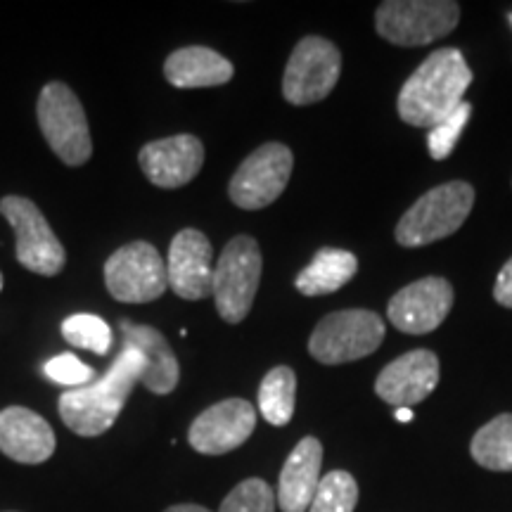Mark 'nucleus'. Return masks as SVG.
<instances>
[{"mask_svg": "<svg viewBox=\"0 0 512 512\" xmlns=\"http://www.w3.org/2000/svg\"><path fill=\"white\" fill-rule=\"evenodd\" d=\"M472 83V72L458 48H439L403 83L396 110L408 126L434 128L456 112Z\"/></svg>", "mask_w": 512, "mask_h": 512, "instance_id": "obj_1", "label": "nucleus"}, {"mask_svg": "<svg viewBox=\"0 0 512 512\" xmlns=\"http://www.w3.org/2000/svg\"><path fill=\"white\" fill-rule=\"evenodd\" d=\"M145 373L140 351L121 347L112 368L86 387L69 389L60 396V418L79 437H100L117 422L136 382Z\"/></svg>", "mask_w": 512, "mask_h": 512, "instance_id": "obj_2", "label": "nucleus"}, {"mask_svg": "<svg viewBox=\"0 0 512 512\" xmlns=\"http://www.w3.org/2000/svg\"><path fill=\"white\" fill-rule=\"evenodd\" d=\"M475 207V188L465 181L437 185L415 200L399 219L396 242L401 247H427L453 235Z\"/></svg>", "mask_w": 512, "mask_h": 512, "instance_id": "obj_3", "label": "nucleus"}, {"mask_svg": "<svg viewBox=\"0 0 512 512\" xmlns=\"http://www.w3.org/2000/svg\"><path fill=\"white\" fill-rule=\"evenodd\" d=\"M458 22L460 5L453 0H384L375 12L377 34L401 48L430 46Z\"/></svg>", "mask_w": 512, "mask_h": 512, "instance_id": "obj_4", "label": "nucleus"}, {"mask_svg": "<svg viewBox=\"0 0 512 512\" xmlns=\"http://www.w3.org/2000/svg\"><path fill=\"white\" fill-rule=\"evenodd\" d=\"M261 268H264V259H261L259 242L249 235H238L223 247L214 266L211 297L226 323H242L249 316L261 283Z\"/></svg>", "mask_w": 512, "mask_h": 512, "instance_id": "obj_5", "label": "nucleus"}, {"mask_svg": "<svg viewBox=\"0 0 512 512\" xmlns=\"http://www.w3.org/2000/svg\"><path fill=\"white\" fill-rule=\"evenodd\" d=\"M384 320L368 309L328 313L311 332L309 354L323 366H339L366 358L384 342Z\"/></svg>", "mask_w": 512, "mask_h": 512, "instance_id": "obj_6", "label": "nucleus"}, {"mask_svg": "<svg viewBox=\"0 0 512 512\" xmlns=\"http://www.w3.org/2000/svg\"><path fill=\"white\" fill-rule=\"evenodd\" d=\"M38 126L50 150L67 166H83L93 155V140L81 100L67 83L50 81L38 98Z\"/></svg>", "mask_w": 512, "mask_h": 512, "instance_id": "obj_7", "label": "nucleus"}, {"mask_svg": "<svg viewBox=\"0 0 512 512\" xmlns=\"http://www.w3.org/2000/svg\"><path fill=\"white\" fill-rule=\"evenodd\" d=\"M342 74V55L323 36H306L292 50L283 76V95L290 105H316L335 91Z\"/></svg>", "mask_w": 512, "mask_h": 512, "instance_id": "obj_8", "label": "nucleus"}, {"mask_svg": "<svg viewBox=\"0 0 512 512\" xmlns=\"http://www.w3.org/2000/svg\"><path fill=\"white\" fill-rule=\"evenodd\" d=\"M105 285L117 302L147 304L166 292L169 273L162 254L150 242L138 240L117 249L107 259Z\"/></svg>", "mask_w": 512, "mask_h": 512, "instance_id": "obj_9", "label": "nucleus"}, {"mask_svg": "<svg viewBox=\"0 0 512 512\" xmlns=\"http://www.w3.org/2000/svg\"><path fill=\"white\" fill-rule=\"evenodd\" d=\"M294 157L283 143H266L249 155L230 178L228 195L235 207L256 211L271 207L292 176Z\"/></svg>", "mask_w": 512, "mask_h": 512, "instance_id": "obj_10", "label": "nucleus"}, {"mask_svg": "<svg viewBox=\"0 0 512 512\" xmlns=\"http://www.w3.org/2000/svg\"><path fill=\"white\" fill-rule=\"evenodd\" d=\"M0 214L8 219L15 230L17 261L31 273L57 275L64 268L67 254L57 240L53 228L48 226L43 211L27 197L8 195L0 200Z\"/></svg>", "mask_w": 512, "mask_h": 512, "instance_id": "obj_11", "label": "nucleus"}, {"mask_svg": "<svg viewBox=\"0 0 512 512\" xmlns=\"http://www.w3.org/2000/svg\"><path fill=\"white\" fill-rule=\"evenodd\" d=\"M453 285L446 278L430 275L415 280L389 299L387 318L406 335H427L444 323L453 306Z\"/></svg>", "mask_w": 512, "mask_h": 512, "instance_id": "obj_12", "label": "nucleus"}, {"mask_svg": "<svg viewBox=\"0 0 512 512\" xmlns=\"http://www.w3.org/2000/svg\"><path fill=\"white\" fill-rule=\"evenodd\" d=\"M256 408L245 399H226L209 406L192 420L188 441L204 456H223L235 451L252 437Z\"/></svg>", "mask_w": 512, "mask_h": 512, "instance_id": "obj_13", "label": "nucleus"}, {"mask_svg": "<svg viewBox=\"0 0 512 512\" xmlns=\"http://www.w3.org/2000/svg\"><path fill=\"white\" fill-rule=\"evenodd\" d=\"M439 384V358L430 349H413L380 370L375 394L394 408H413Z\"/></svg>", "mask_w": 512, "mask_h": 512, "instance_id": "obj_14", "label": "nucleus"}, {"mask_svg": "<svg viewBox=\"0 0 512 512\" xmlns=\"http://www.w3.org/2000/svg\"><path fill=\"white\" fill-rule=\"evenodd\" d=\"M169 287L181 299L200 302L214 287V249L207 235L195 228H185L169 247Z\"/></svg>", "mask_w": 512, "mask_h": 512, "instance_id": "obj_15", "label": "nucleus"}, {"mask_svg": "<svg viewBox=\"0 0 512 512\" xmlns=\"http://www.w3.org/2000/svg\"><path fill=\"white\" fill-rule=\"evenodd\" d=\"M138 164L147 181L157 188H183L200 174L204 164V145L197 136L181 133L147 143L138 155Z\"/></svg>", "mask_w": 512, "mask_h": 512, "instance_id": "obj_16", "label": "nucleus"}, {"mask_svg": "<svg viewBox=\"0 0 512 512\" xmlns=\"http://www.w3.org/2000/svg\"><path fill=\"white\" fill-rule=\"evenodd\" d=\"M57 439L46 418L22 406L0 411V451L24 465H38L55 453Z\"/></svg>", "mask_w": 512, "mask_h": 512, "instance_id": "obj_17", "label": "nucleus"}, {"mask_svg": "<svg viewBox=\"0 0 512 512\" xmlns=\"http://www.w3.org/2000/svg\"><path fill=\"white\" fill-rule=\"evenodd\" d=\"M323 444L316 437H304L287 456L278 482V501L283 512H309L320 484Z\"/></svg>", "mask_w": 512, "mask_h": 512, "instance_id": "obj_18", "label": "nucleus"}, {"mask_svg": "<svg viewBox=\"0 0 512 512\" xmlns=\"http://www.w3.org/2000/svg\"><path fill=\"white\" fill-rule=\"evenodd\" d=\"M119 330L124 347L140 351V356L145 358V373L140 377L143 387L159 396L174 392L181 368H178V358L162 332L150 325L131 323V320H121Z\"/></svg>", "mask_w": 512, "mask_h": 512, "instance_id": "obj_19", "label": "nucleus"}, {"mask_svg": "<svg viewBox=\"0 0 512 512\" xmlns=\"http://www.w3.org/2000/svg\"><path fill=\"white\" fill-rule=\"evenodd\" d=\"M233 62L204 46H190L171 53L164 62V76L176 88H214L233 79Z\"/></svg>", "mask_w": 512, "mask_h": 512, "instance_id": "obj_20", "label": "nucleus"}, {"mask_svg": "<svg viewBox=\"0 0 512 512\" xmlns=\"http://www.w3.org/2000/svg\"><path fill=\"white\" fill-rule=\"evenodd\" d=\"M358 271L356 256L347 249L323 247L313 261L297 275L294 285L304 297H323L342 290Z\"/></svg>", "mask_w": 512, "mask_h": 512, "instance_id": "obj_21", "label": "nucleus"}, {"mask_svg": "<svg viewBox=\"0 0 512 512\" xmlns=\"http://www.w3.org/2000/svg\"><path fill=\"white\" fill-rule=\"evenodd\" d=\"M470 453L477 465L494 472H512V413H503L472 437Z\"/></svg>", "mask_w": 512, "mask_h": 512, "instance_id": "obj_22", "label": "nucleus"}, {"mask_svg": "<svg viewBox=\"0 0 512 512\" xmlns=\"http://www.w3.org/2000/svg\"><path fill=\"white\" fill-rule=\"evenodd\" d=\"M297 403V375L292 368L278 366L261 380L259 411L273 427H285L294 415Z\"/></svg>", "mask_w": 512, "mask_h": 512, "instance_id": "obj_23", "label": "nucleus"}, {"mask_svg": "<svg viewBox=\"0 0 512 512\" xmlns=\"http://www.w3.org/2000/svg\"><path fill=\"white\" fill-rule=\"evenodd\" d=\"M358 503V484L347 470H332L320 477L309 512H354Z\"/></svg>", "mask_w": 512, "mask_h": 512, "instance_id": "obj_24", "label": "nucleus"}, {"mask_svg": "<svg viewBox=\"0 0 512 512\" xmlns=\"http://www.w3.org/2000/svg\"><path fill=\"white\" fill-rule=\"evenodd\" d=\"M62 337L76 349L105 356L112 349V328L93 313H76L62 323Z\"/></svg>", "mask_w": 512, "mask_h": 512, "instance_id": "obj_25", "label": "nucleus"}, {"mask_svg": "<svg viewBox=\"0 0 512 512\" xmlns=\"http://www.w3.org/2000/svg\"><path fill=\"white\" fill-rule=\"evenodd\" d=\"M275 491L264 479H245L223 498L219 512H275Z\"/></svg>", "mask_w": 512, "mask_h": 512, "instance_id": "obj_26", "label": "nucleus"}, {"mask_svg": "<svg viewBox=\"0 0 512 512\" xmlns=\"http://www.w3.org/2000/svg\"><path fill=\"white\" fill-rule=\"evenodd\" d=\"M470 117H472V105L463 100L456 107V112H451L444 121H439L437 126L430 128V133H427V150H430L432 159H437L439 162V159H446L451 155Z\"/></svg>", "mask_w": 512, "mask_h": 512, "instance_id": "obj_27", "label": "nucleus"}, {"mask_svg": "<svg viewBox=\"0 0 512 512\" xmlns=\"http://www.w3.org/2000/svg\"><path fill=\"white\" fill-rule=\"evenodd\" d=\"M46 375L62 387H86L95 382V370L79 361L74 354H60L46 363Z\"/></svg>", "mask_w": 512, "mask_h": 512, "instance_id": "obj_28", "label": "nucleus"}, {"mask_svg": "<svg viewBox=\"0 0 512 512\" xmlns=\"http://www.w3.org/2000/svg\"><path fill=\"white\" fill-rule=\"evenodd\" d=\"M494 299L505 309H512V256L508 259V264L501 268L498 273L496 285H494Z\"/></svg>", "mask_w": 512, "mask_h": 512, "instance_id": "obj_29", "label": "nucleus"}, {"mask_svg": "<svg viewBox=\"0 0 512 512\" xmlns=\"http://www.w3.org/2000/svg\"><path fill=\"white\" fill-rule=\"evenodd\" d=\"M164 512H211V510H209V508H204V505L181 503V505H171V508H166Z\"/></svg>", "mask_w": 512, "mask_h": 512, "instance_id": "obj_30", "label": "nucleus"}, {"mask_svg": "<svg viewBox=\"0 0 512 512\" xmlns=\"http://www.w3.org/2000/svg\"><path fill=\"white\" fill-rule=\"evenodd\" d=\"M394 418L401 420V422H411L413 420V411H411V408H396Z\"/></svg>", "mask_w": 512, "mask_h": 512, "instance_id": "obj_31", "label": "nucleus"}, {"mask_svg": "<svg viewBox=\"0 0 512 512\" xmlns=\"http://www.w3.org/2000/svg\"><path fill=\"white\" fill-rule=\"evenodd\" d=\"M0 290H3V273H0Z\"/></svg>", "mask_w": 512, "mask_h": 512, "instance_id": "obj_32", "label": "nucleus"}]
</instances>
